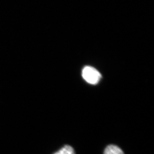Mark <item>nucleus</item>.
<instances>
[{"label":"nucleus","instance_id":"obj_1","mask_svg":"<svg viewBox=\"0 0 154 154\" xmlns=\"http://www.w3.org/2000/svg\"><path fill=\"white\" fill-rule=\"evenodd\" d=\"M83 79L91 85H96L100 79L101 74L98 71L93 67L86 66L82 70Z\"/></svg>","mask_w":154,"mask_h":154},{"label":"nucleus","instance_id":"obj_2","mask_svg":"<svg viewBox=\"0 0 154 154\" xmlns=\"http://www.w3.org/2000/svg\"><path fill=\"white\" fill-rule=\"evenodd\" d=\"M104 154H124L122 149L115 145H109L106 147Z\"/></svg>","mask_w":154,"mask_h":154},{"label":"nucleus","instance_id":"obj_3","mask_svg":"<svg viewBox=\"0 0 154 154\" xmlns=\"http://www.w3.org/2000/svg\"><path fill=\"white\" fill-rule=\"evenodd\" d=\"M54 154H75L74 149L72 147L68 145H66Z\"/></svg>","mask_w":154,"mask_h":154}]
</instances>
